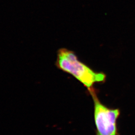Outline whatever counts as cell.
Listing matches in <instances>:
<instances>
[{
  "label": "cell",
  "instance_id": "obj_1",
  "mask_svg": "<svg viewBox=\"0 0 135 135\" xmlns=\"http://www.w3.org/2000/svg\"><path fill=\"white\" fill-rule=\"evenodd\" d=\"M56 66L58 69L72 75L89 90L95 83H104L106 75L96 72L81 62L74 52L67 49H60L58 51Z\"/></svg>",
  "mask_w": 135,
  "mask_h": 135
},
{
  "label": "cell",
  "instance_id": "obj_2",
  "mask_svg": "<svg viewBox=\"0 0 135 135\" xmlns=\"http://www.w3.org/2000/svg\"><path fill=\"white\" fill-rule=\"evenodd\" d=\"M94 102V117L96 135H119L117 121L120 116L119 109H112L99 100L93 87L88 90Z\"/></svg>",
  "mask_w": 135,
  "mask_h": 135
}]
</instances>
